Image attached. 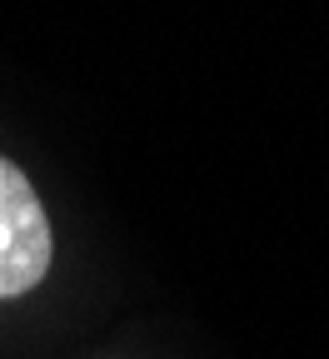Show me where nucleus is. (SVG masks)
I'll list each match as a JSON object with an SVG mask.
<instances>
[{
	"label": "nucleus",
	"mask_w": 329,
	"mask_h": 359,
	"mask_svg": "<svg viewBox=\"0 0 329 359\" xmlns=\"http://www.w3.org/2000/svg\"><path fill=\"white\" fill-rule=\"evenodd\" d=\"M55 235L35 185L0 155V299H15L51 275Z\"/></svg>",
	"instance_id": "obj_1"
}]
</instances>
